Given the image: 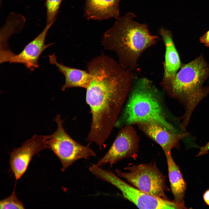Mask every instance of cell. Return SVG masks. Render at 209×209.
I'll use <instances>...</instances> for the list:
<instances>
[{
	"label": "cell",
	"mask_w": 209,
	"mask_h": 209,
	"mask_svg": "<svg viewBox=\"0 0 209 209\" xmlns=\"http://www.w3.org/2000/svg\"><path fill=\"white\" fill-rule=\"evenodd\" d=\"M87 68L90 78L86 100L92 120L87 140L101 150L115 126L134 77L132 71L104 54L91 59Z\"/></svg>",
	"instance_id": "6da1fadb"
},
{
	"label": "cell",
	"mask_w": 209,
	"mask_h": 209,
	"mask_svg": "<svg viewBox=\"0 0 209 209\" xmlns=\"http://www.w3.org/2000/svg\"><path fill=\"white\" fill-rule=\"evenodd\" d=\"M129 12L116 19L114 25L102 35L101 42L105 49L114 52L118 62L131 71L136 68L138 60L148 48L156 44L158 37L151 34L147 25L134 20Z\"/></svg>",
	"instance_id": "7a4b0ae2"
},
{
	"label": "cell",
	"mask_w": 209,
	"mask_h": 209,
	"mask_svg": "<svg viewBox=\"0 0 209 209\" xmlns=\"http://www.w3.org/2000/svg\"><path fill=\"white\" fill-rule=\"evenodd\" d=\"M209 76V65L201 55L189 63L182 64L179 71L173 75L163 78L161 86L184 107L185 113L181 118V132L185 131L196 107L209 93V87L203 85Z\"/></svg>",
	"instance_id": "3957f363"
},
{
	"label": "cell",
	"mask_w": 209,
	"mask_h": 209,
	"mask_svg": "<svg viewBox=\"0 0 209 209\" xmlns=\"http://www.w3.org/2000/svg\"><path fill=\"white\" fill-rule=\"evenodd\" d=\"M135 81L123 114L118 119L115 126L120 127L124 123L153 122L172 132L178 133L165 117L152 82L145 77L137 79Z\"/></svg>",
	"instance_id": "277c9868"
},
{
	"label": "cell",
	"mask_w": 209,
	"mask_h": 209,
	"mask_svg": "<svg viewBox=\"0 0 209 209\" xmlns=\"http://www.w3.org/2000/svg\"><path fill=\"white\" fill-rule=\"evenodd\" d=\"M91 172L98 178L111 183L118 189L125 198L139 208L182 209L174 201L147 193L129 185L110 170L95 165L92 168Z\"/></svg>",
	"instance_id": "5b68a950"
},
{
	"label": "cell",
	"mask_w": 209,
	"mask_h": 209,
	"mask_svg": "<svg viewBox=\"0 0 209 209\" xmlns=\"http://www.w3.org/2000/svg\"><path fill=\"white\" fill-rule=\"evenodd\" d=\"M55 120L57 128L53 134L47 135V148L52 151L60 160L62 171L79 159H89L91 157L96 156V153L88 145L81 144L68 134L60 114L56 116Z\"/></svg>",
	"instance_id": "8992f818"
},
{
	"label": "cell",
	"mask_w": 209,
	"mask_h": 209,
	"mask_svg": "<svg viewBox=\"0 0 209 209\" xmlns=\"http://www.w3.org/2000/svg\"><path fill=\"white\" fill-rule=\"evenodd\" d=\"M123 172L116 169L118 176L124 178L138 189L147 193L169 199L165 193L169 190L165 176L155 163H142L126 167Z\"/></svg>",
	"instance_id": "52a82bcc"
},
{
	"label": "cell",
	"mask_w": 209,
	"mask_h": 209,
	"mask_svg": "<svg viewBox=\"0 0 209 209\" xmlns=\"http://www.w3.org/2000/svg\"><path fill=\"white\" fill-rule=\"evenodd\" d=\"M138 143V138L133 129L130 126L123 128L107 153L96 164L101 167L108 163L112 166L124 158H136Z\"/></svg>",
	"instance_id": "ba28073f"
},
{
	"label": "cell",
	"mask_w": 209,
	"mask_h": 209,
	"mask_svg": "<svg viewBox=\"0 0 209 209\" xmlns=\"http://www.w3.org/2000/svg\"><path fill=\"white\" fill-rule=\"evenodd\" d=\"M47 135H35L10 153V169L16 180L26 171L33 156L47 148Z\"/></svg>",
	"instance_id": "9c48e42d"
},
{
	"label": "cell",
	"mask_w": 209,
	"mask_h": 209,
	"mask_svg": "<svg viewBox=\"0 0 209 209\" xmlns=\"http://www.w3.org/2000/svg\"><path fill=\"white\" fill-rule=\"evenodd\" d=\"M53 23L47 24L42 32L29 43L20 53L17 54H14L8 62L23 64L31 71L38 68V61L41 54L45 49L53 44H46L45 43L47 32Z\"/></svg>",
	"instance_id": "30bf717a"
},
{
	"label": "cell",
	"mask_w": 209,
	"mask_h": 209,
	"mask_svg": "<svg viewBox=\"0 0 209 209\" xmlns=\"http://www.w3.org/2000/svg\"><path fill=\"white\" fill-rule=\"evenodd\" d=\"M141 129L162 147L165 155L171 152L173 148H178L181 140L188 136V132L175 133L153 122L139 123Z\"/></svg>",
	"instance_id": "8fae6325"
},
{
	"label": "cell",
	"mask_w": 209,
	"mask_h": 209,
	"mask_svg": "<svg viewBox=\"0 0 209 209\" xmlns=\"http://www.w3.org/2000/svg\"><path fill=\"white\" fill-rule=\"evenodd\" d=\"M120 0H86L84 14L88 19L102 20L120 17Z\"/></svg>",
	"instance_id": "7c38bea8"
},
{
	"label": "cell",
	"mask_w": 209,
	"mask_h": 209,
	"mask_svg": "<svg viewBox=\"0 0 209 209\" xmlns=\"http://www.w3.org/2000/svg\"><path fill=\"white\" fill-rule=\"evenodd\" d=\"M51 64L55 65L64 75L65 82L62 86V91L67 89L79 87L86 89L89 82L90 75L88 72L81 69L71 68L59 62L54 54L49 56Z\"/></svg>",
	"instance_id": "4fadbf2b"
},
{
	"label": "cell",
	"mask_w": 209,
	"mask_h": 209,
	"mask_svg": "<svg viewBox=\"0 0 209 209\" xmlns=\"http://www.w3.org/2000/svg\"><path fill=\"white\" fill-rule=\"evenodd\" d=\"M159 33L165 48L163 78H166L176 74L180 69L182 64L173 40L171 32L162 27L160 29Z\"/></svg>",
	"instance_id": "5bb4252c"
},
{
	"label": "cell",
	"mask_w": 209,
	"mask_h": 209,
	"mask_svg": "<svg viewBox=\"0 0 209 209\" xmlns=\"http://www.w3.org/2000/svg\"><path fill=\"white\" fill-rule=\"evenodd\" d=\"M168 166V177L171 189L176 203L183 209L187 208L184 201L187 184L178 166L172 156L171 152L165 155Z\"/></svg>",
	"instance_id": "9a60e30c"
},
{
	"label": "cell",
	"mask_w": 209,
	"mask_h": 209,
	"mask_svg": "<svg viewBox=\"0 0 209 209\" xmlns=\"http://www.w3.org/2000/svg\"><path fill=\"white\" fill-rule=\"evenodd\" d=\"M26 22V19L22 15L15 12L11 13L8 15L5 24L0 32L1 42H2L1 51L9 50L8 48L7 40L12 34L21 30Z\"/></svg>",
	"instance_id": "2e32d148"
},
{
	"label": "cell",
	"mask_w": 209,
	"mask_h": 209,
	"mask_svg": "<svg viewBox=\"0 0 209 209\" xmlns=\"http://www.w3.org/2000/svg\"><path fill=\"white\" fill-rule=\"evenodd\" d=\"M0 208L24 209L23 203L18 198L14 188L11 195L9 197L0 201Z\"/></svg>",
	"instance_id": "e0dca14e"
},
{
	"label": "cell",
	"mask_w": 209,
	"mask_h": 209,
	"mask_svg": "<svg viewBox=\"0 0 209 209\" xmlns=\"http://www.w3.org/2000/svg\"><path fill=\"white\" fill-rule=\"evenodd\" d=\"M62 0H46L47 24L54 23Z\"/></svg>",
	"instance_id": "ac0fdd59"
},
{
	"label": "cell",
	"mask_w": 209,
	"mask_h": 209,
	"mask_svg": "<svg viewBox=\"0 0 209 209\" xmlns=\"http://www.w3.org/2000/svg\"><path fill=\"white\" fill-rule=\"evenodd\" d=\"M199 40L200 42L209 47V30L200 38Z\"/></svg>",
	"instance_id": "d6986e66"
},
{
	"label": "cell",
	"mask_w": 209,
	"mask_h": 209,
	"mask_svg": "<svg viewBox=\"0 0 209 209\" xmlns=\"http://www.w3.org/2000/svg\"><path fill=\"white\" fill-rule=\"evenodd\" d=\"M200 150L197 156H201L208 153L209 151V142L204 146L200 147Z\"/></svg>",
	"instance_id": "ffe728a7"
},
{
	"label": "cell",
	"mask_w": 209,
	"mask_h": 209,
	"mask_svg": "<svg viewBox=\"0 0 209 209\" xmlns=\"http://www.w3.org/2000/svg\"><path fill=\"white\" fill-rule=\"evenodd\" d=\"M203 197L205 202L209 206V190H207L204 193Z\"/></svg>",
	"instance_id": "44dd1931"
}]
</instances>
